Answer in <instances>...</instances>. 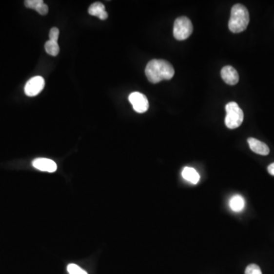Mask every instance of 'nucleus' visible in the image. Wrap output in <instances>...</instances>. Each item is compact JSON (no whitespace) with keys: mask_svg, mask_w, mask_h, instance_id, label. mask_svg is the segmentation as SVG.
Returning a JSON list of instances; mask_svg holds the SVG:
<instances>
[{"mask_svg":"<svg viewBox=\"0 0 274 274\" xmlns=\"http://www.w3.org/2000/svg\"><path fill=\"white\" fill-rule=\"evenodd\" d=\"M146 77L152 83H158L162 80H169L175 75L173 66L164 59L149 61L145 70Z\"/></svg>","mask_w":274,"mask_h":274,"instance_id":"f257e3e1","label":"nucleus"},{"mask_svg":"<svg viewBox=\"0 0 274 274\" xmlns=\"http://www.w3.org/2000/svg\"><path fill=\"white\" fill-rule=\"evenodd\" d=\"M250 16L245 5L236 4L232 8L231 16L229 21V28L233 33H240L248 28Z\"/></svg>","mask_w":274,"mask_h":274,"instance_id":"f03ea898","label":"nucleus"},{"mask_svg":"<svg viewBox=\"0 0 274 274\" xmlns=\"http://www.w3.org/2000/svg\"><path fill=\"white\" fill-rule=\"evenodd\" d=\"M226 116L225 123L229 129L239 127L244 120V113L239 106L235 102H229L226 106Z\"/></svg>","mask_w":274,"mask_h":274,"instance_id":"7ed1b4c3","label":"nucleus"},{"mask_svg":"<svg viewBox=\"0 0 274 274\" xmlns=\"http://www.w3.org/2000/svg\"><path fill=\"white\" fill-rule=\"evenodd\" d=\"M193 32V24L191 20L185 16L177 18L174 24V37L178 40L188 39Z\"/></svg>","mask_w":274,"mask_h":274,"instance_id":"20e7f679","label":"nucleus"},{"mask_svg":"<svg viewBox=\"0 0 274 274\" xmlns=\"http://www.w3.org/2000/svg\"><path fill=\"white\" fill-rule=\"evenodd\" d=\"M129 101L137 113H145L149 109V101L145 95L140 92H133L129 96Z\"/></svg>","mask_w":274,"mask_h":274,"instance_id":"39448f33","label":"nucleus"},{"mask_svg":"<svg viewBox=\"0 0 274 274\" xmlns=\"http://www.w3.org/2000/svg\"><path fill=\"white\" fill-rule=\"evenodd\" d=\"M45 82L41 77H35L28 80L24 86V93L27 96L34 97L37 96L43 91Z\"/></svg>","mask_w":274,"mask_h":274,"instance_id":"423d86ee","label":"nucleus"},{"mask_svg":"<svg viewBox=\"0 0 274 274\" xmlns=\"http://www.w3.org/2000/svg\"><path fill=\"white\" fill-rule=\"evenodd\" d=\"M32 165L36 169H39L42 172H50V173H53L58 169V165L55 161L49 158H36L34 160Z\"/></svg>","mask_w":274,"mask_h":274,"instance_id":"0eeeda50","label":"nucleus"},{"mask_svg":"<svg viewBox=\"0 0 274 274\" xmlns=\"http://www.w3.org/2000/svg\"><path fill=\"white\" fill-rule=\"evenodd\" d=\"M221 77L228 85H234L239 81V76L235 69L231 66H226L221 70Z\"/></svg>","mask_w":274,"mask_h":274,"instance_id":"6e6552de","label":"nucleus"},{"mask_svg":"<svg viewBox=\"0 0 274 274\" xmlns=\"http://www.w3.org/2000/svg\"><path fill=\"white\" fill-rule=\"evenodd\" d=\"M248 143L249 147L254 153L260 155V156H267L270 153V149L267 144L255 138H248Z\"/></svg>","mask_w":274,"mask_h":274,"instance_id":"1a4fd4ad","label":"nucleus"},{"mask_svg":"<svg viewBox=\"0 0 274 274\" xmlns=\"http://www.w3.org/2000/svg\"><path fill=\"white\" fill-rule=\"evenodd\" d=\"M24 5L27 8L37 11L41 16H45L48 13V6L43 3V0H27L24 2Z\"/></svg>","mask_w":274,"mask_h":274,"instance_id":"9d476101","label":"nucleus"},{"mask_svg":"<svg viewBox=\"0 0 274 274\" xmlns=\"http://www.w3.org/2000/svg\"><path fill=\"white\" fill-rule=\"evenodd\" d=\"M89 13L91 16L98 17L100 20H105L108 19V12L105 11V6L101 2H95L90 5Z\"/></svg>","mask_w":274,"mask_h":274,"instance_id":"9b49d317","label":"nucleus"},{"mask_svg":"<svg viewBox=\"0 0 274 274\" xmlns=\"http://www.w3.org/2000/svg\"><path fill=\"white\" fill-rule=\"evenodd\" d=\"M229 207L234 212L242 211L245 207V200L241 195H235L229 200Z\"/></svg>","mask_w":274,"mask_h":274,"instance_id":"f8f14e48","label":"nucleus"},{"mask_svg":"<svg viewBox=\"0 0 274 274\" xmlns=\"http://www.w3.org/2000/svg\"><path fill=\"white\" fill-rule=\"evenodd\" d=\"M182 177L193 184H196L200 180V175L191 167H185L182 171Z\"/></svg>","mask_w":274,"mask_h":274,"instance_id":"ddd939ff","label":"nucleus"},{"mask_svg":"<svg viewBox=\"0 0 274 274\" xmlns=\"http://www.w3.org/2000/svg\"><path fill=\"white\" fill-rule=\"evenodd\" d=\"M45 51L49 55L55 56L58 55L59 52V47L58 45V42L53 41V40H49L46 42Z\"/></svg>","mask_w":274,"mask_h":274,"instance_id":"4468645a","label":"nucleus"},{"mask_svg":"<svg viewBox=\"0 0 274 274\" xmlns=\"http://www.w3.org/2000/svg\"><path fill=\"white\" fill-rule=\"evenodd\" d=\"M67 271L70 274H88L86 271L74 264H69L67 267Z\"/></svg>","mask_w":274,"mask_h":274,"instance_id":"2eb2a0df","label":"nucleus"},{"mask_svg":"<svg viewBox=\"0 0 274 274\" xmlns=\"http://www.w3.org/2000/svg\"><path fill=\"white\" fill-rule=\"evenodd\" d=\"M245 274H262V271L257 264H252L247 267Z\"/></svg>","mask_w":274,"mask_h":274,"instance_id":"dca6fc26","label":"nucleus"},{"mask_svg":"<svg viewBox=\"0 0 274 274\" xmlns=\"http://www.w3.org/2000/svg\"><path fill=\"white\" fill-rule=\"evenodd\" d=\"M59 31L58 28H51V31H50V40H53V41L58 42V38H59Z\"/></svg>","mask_w":274,"mask_h":274,"instance_id":"f3484780","label":"nucleus"},{"mask_svg":"<svg viewBox=\"0 0 274 274\" xmlns=\"http://www.w3.org/2000/svg\"><path fill=\"white\" fill-rule=\"evenodd\" d=\"M267 171L269 172L270 175L274 176V163L271 164V165L267 168Z\"/></svg>","mask_w":274,"mask_h":274,"instance_id":"a211bd4d","label":"nucleus"}]
</instances>
